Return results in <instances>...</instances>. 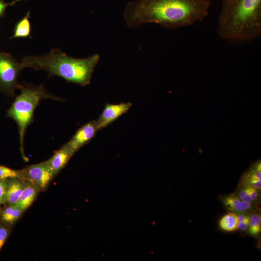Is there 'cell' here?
<instances>
[{
    "mask_svg": "<svg viewBox=\"0 0 261 261\" xmlns=\"http://www.w3.org/2000/svg\"><path fill=\"white\" fill-rule=\"evenodd\" d=\"M260 190L253 187L240 184L235 193L243 201L255 205L260 201Z\"/></svg>",
    "mask_w": 261,
    "mask_h": 261,
    "instance_id": "obj_14",
    "label": "cell"
},
{
    "mask_svg": "<svg viewBox=\"0 0 261 261\" xmlns=\"http://www.w3.org/2000/svg\"><path fill=\"white\" fill-rule=\"evenodd\" d=\"M218 33L224 40L244 42L261 36V0H221Z\"/></svg>",
    "mask_w": 261,
    "mask_h": 261,
    "instance_id": "obj_2",
    "label": "cell"
},
{
    "mask_svg": "<svg viewBox=\"0 0 261 261\" xmlns=\"http://www.w3.org/2000/svg\"><path fill=\"white\" fill-rule=\"evenodd\" d=\"M250 215L251 214L247 213L244 219L238 222L237 229L241 231H245L248 228Z\"/></svg>",
    "mask_w": 261,
    "mask_h": 261,
    "instance_id": "obj_22",
    "label": "cell"
},
{
    "mask_svg": "<svg viewBox=\"0 0 261 261\" xmlns=\"http://www.w3.org/2000/svg\"><path fill=\"white\" fill-rule=\"evenodd\" d=\"M23 0H15L10 3L5 2L4 0H0V17L2 16L5 13L7 7L9 5H13L16 2Z\"/></svg>",
    "mask_w": 261,
    "mask_h": 261,
    "instance_id": "obj_23",
    "label": "cell"
},
{
    "mask_svg": "<svg viewBox=\"0 0 261 261\" xmlns=\"http://www.w3.org/2000/svg\"><path fill=\"white\" fill-rule=\"evenodd\" d=\"M24 69L11 54L0 51V91L13 97L21 85L18 81L20 71Z\"/></svg>",
    "mask_w": 261,
    "mask_h": 261,
    "instance_id": "obj_5",
    "label": "cell"
},
{
    "mask_svg": "<svg viewBox=\"0 0 261 261\" xmlns=\"http://www.w3.org/2000/svg\"><path fill=\"white\" fill-rule=\"evenodd\" d=\"M248 232L253 236H257L261 231V215L259 209L251 214L248 226Z\"/></svg>",
    "mask_w": 261,
    "mask_h": 261,
    "instance_id": "obj_18",
    "label": "cell"
},
{
    "mask_svg": "<svg viewBox=\"0 0 261 261\" xmlns=\"http://www.w3.org/2000/svg\"><path fill=\"white\" fill-rule=\"evenodd\" d=\"M23 211L15 205H8L0 214L2 221L6 224H13L20 217Z\"/></svg>",
    "mask_w": 261,
    "mask_h": 261,
    "instance_id": "obj_16",
    "label": "cell"
},
{
    "mask_svg": "<svg viewBox=\"0 0 261 261\" xmlns=\"http://www.w3.org/2000/svg\"><path fill=\"white\" fill-rule=\"evenodd\" d=\"M212 0H135L129 2L124 19L130 28L155 23L169 29L188 27L204 20Z\"/></svg>",
    "mask_w": 261,
    "mask_h": 261,
    "instance_id": "obj_1",
    "label": "cell"
},
{
    "mask_svg": "<svg viewBox=\"0 0 261 261\" xmlns=\"http://www.w3.org/2000/svg\"><path fill=\"white\" fill-rule=\"evenodd\" d=\"M9 179H0V206L6 202Z\"/></svg>",
    "mask_w": 261,
    "mask_h": 261,
    "instance_id": "obj_20",
    "label": "cell"
},
{
    "mask_svg": "<svg viewBox=\"0 0 261 261\" xmlns=\"http://www.w3.org/2000/svg\"><path fill=\"white\" fill-rule=\"evenodd\" d=\"M20 171V178L36 186L39 190H44L55 176L46 161L27 166Z\"/></svg>",
    "mask_w": 261,
    "mask_h": 261,
    "instance_id": "obj_6",
    "label": "cell"
},
{
    "mask_svg": "<svg viewBox=\"0 0 261 261\" xmlns=\"http://www.w3.org/2000/svg\"><path fill=\"white\" fill-rule=\"evenodd\" d=\"M237 215L229 212L221 218L219 225L225 231L232 232L237 230Z\"/></svg>",
    "mask_w": 261,
    "mask_h": 261,
    "instance_id": "obj_17",
    "label": "cell"
},
{
    "mask_svg": "<svg viewBox=\"0 0 261 261\" xmlns=\"http://www.w3.org/2000/svg\"><path fill=\"white\" fill-rule=\"evenodd\" d=\"M130 102L117 104H107L102 113L96 121L98 130L109 125L122 114L126 113L131 107Z\"/></svg>",
    "mask_w": 261,
    "mask_h": 261,
    "instance_id": "obj_8",
    "label": "cell"
},
{
    "mask_svg": "<svg viewBox=\"0 0 261 261\" xmlns=\"http://www.w3.org/2000/svg\"><path fill=\"white\" fill-rule=\"evenodd\" d=\"M98 130L96 121H91L79 128L65 145L73 154L91 140Z\"/></svg>",
    "mask_w": 261,
    "mask_h": 261,
    "instance_id": "obj_7",
    "label": "cell"
},
{
    "mask_svg": "<svg viewBox=\"0 0 261 261\" xmlns=\"http://www.w3.org/2000/svg\"><path fill=\"white\" fill-rule=\"evenodd\" d=\"M29 12L15 25L14 35L11 38H27L30 36L31 26L29 22Z\"/></svg>",
    "mask_w": 261,
    "mask_h": 261,
    "instance_id": "obj_15",
    "label": "cell"
},
{
    "mask_svg": "<svg viewBox=\"0 0 261 261\" xmlns=\"http://www.w3.org/2000/svg\"><path fill=\"white\" fill-rule=\"evenodd\" d=\"M261 162H257L244 174L240 184L253 187L258 189H261Z\"/></svg>",
    "mask_w": 261,
    "mask_h": 261,
    "instance_id": "obj_12",
    "label": "cell"
},
{
    "mask_svg": "<svg viewBox=\"0 0 261 261\" xmlns=\"http://www.w3.org/2000/svg\"><path fill=\"white\" fill-rule=\"evenodd\" d=\"M28 181L18 177L9 178L6 192V202L8 205H15Z\"/></svg>",
    "mask_w": 261,
    "mask_h": 261,
    "instance_id": "obj_11",
    "label": "cell"
},
{
    "mask_svg": "<svg viewBox=\"0 0 261 261\" xmlns=\"http://www.w3.org/2000/svg\"><path fill=\"white\" fill-rule=\"evenodd\" d=\"M100 58L98 54L84 58H74L54 48L42 56H26L21 63L24 68L44 70L50 76H58L67 82L85 86L89 84Z\"/></svg>",
    "mask_w": 261,
    "mask_h": 261,
    "instance_id": "obj_3",
    "label": "cell"
},
{
    "mask_svg": "<svg viewBox=\"0 0 261 261\" xmlns=\"http://www.w3.org/2000/svg\"><path fill=\"white\" fill-rule=\"evenodd\" d=\"M39 191L36 186L28 182L15 205L24 211L34 201Z\"/></svg>",
    "mask_w": 261,
    "mask_h": 261,
    "instance_id": "obj_13",
    "label": "cell"
},
{
    "mask_svg": "<svg viewBox=\"0 0 261 261\" xmlns=\"http://www.w3.org/2000/svg\"><path fill=\"white\" fill-rule=\"evenodd\" d=\"M19 89L20 93L16 96L7 112V115L14 120L18 126L20 151L23 158L26 160L24 154V139L27 129L33 121L36 108L43 99L60 100V99L49 94L43 86L21 85Z\"/></svg>",
    "mask_w": 261,
    "mask_h": 261,
    "instance_id": "obj_4",
    "label": "cell"
},
{
    "mask_svg": "<svg viewBox=\"0 0 261 261\" xmlns=\"http://www.w3.org/2000/svg\"><path fill=\"white\" fill-rule=\"evenodd\" d=\"M9 232V229L6 226V224L2 221V223H0V250L5 242Z\"/></svg>",
    "mask_w": 261,
    "mask_h": 261,
    "instance_id": "obj_21",
    "label": "cell"
},
{
    "mask_svg": "<svg viewBox=\"0 0 261 261\" xmlns=\"http://www.w3.org/2000/svg\"><path fill=\"white\" fill-rule=\"evenodd\" d=\"M20 171L15 170L5 166L0 165V179H9L15 177L20 178Z\"/></svg>",
    "mask_w": 261,
    "mask_h": 261,
    "instance_id": "obj_19",
    "label": "cell"
},
{
    "mask_svg": "<svg viewBox=\"0 0 261 261\" xmlns=\"http://www.w3.org/2000/svg\"><path fill=\"white\" fill-rule=\"evenodd\" d=\"M220 200L229 212L236 215L248 213L255 207L252 203L243 201L235 192L221 196Z\"/></svg>",
    "mask_w": 261,
    "mask_h": 261,
    "instance_id": "obj_9",
    "label": "cell"
},
{
    "mask_svg": "<svg viewBox=\"0 0 261 261\" xmlns=\"http://www.w3.org/2000/svg\"><path fill=\"white\" fill-rule=\"evenodd\" d=\"M73 155L65 144L59 149L56 151L52 157L46 161L56 175L65 166Z\"/></svg>",
    "mask_w": 261,
    "mask_h": 261,
    "instance_id": "obj_10",
    "label": "cell"
}]
</instances>
